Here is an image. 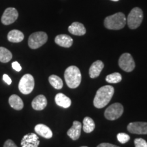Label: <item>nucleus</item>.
<instances>
[{
  "mask_svg": "<svg viewBox=\"0 0 147 147\" xmlns=\"http://www.w3.org/2000/svg\"><path fill=\"white\" fill-rule=\"evenodd\" d=\"M143 20L142 9L136 7L132 9L127 18L128 27L131 29H136L141 25Z\"/></svg>",
  "mask_w": 147,
  "mask_h": 147,
  "instance_id": "nucleus-4",
  "label": "nucleus"
},
{
  "mask_svg": "<svg viewBox=\"0 0 147 147\" xmlns=\"http://www.w3.org/2000/svg\"><path fill=\"white\" fill-rule=\"evenodd\" d=\"M127 130L135 134H147L146 122H133L127 125Z\"/></svg>",
  "mask_w": 147,
  "mask_h": 147,
  "instance_id": "nucleus-11",
  "label": "nucleus"
},
{
  "mask_svg": "<svg viewBox=\"0 0 147 147\" xmlns=\"http://www.w3.org/2000/svg\"><path fill=\"white\" fill-rule=\"evenodd\" d=\"M21 144L22 147H38L40 140L36 134L30 133L24 136Z\"/></svg>",
  "mask_w": 147,
  "mask_h": 147,
  "instance_id": "nucleus-10",
  "label": "nucleus"
},
{
  "mask_svg": "<svg viewBox=\"0 0 147 147\" xmlns=\"http://www.w3.org/2000/svg\"><path fill=\"white\" fill-rule=\"evenodd\" d=\"M55 102L59 106L63 108H67L71 106V101L68 97L66 96L63 93H57L55 98Z\"/></svg>",
  "mask_w": 147,
  "mask_h": 147,
  "instance_id": "nucleus-18",
  "label": "nucleus"
},
{
  "mask_svg": "<svg viewBox=\"0 0 147 147\" xmlns=\"http://www.w3.org/2000/svg\"><path fill=\"white\" fill-rule=\"evenodd\" d=\"M55 42L57 45L64 48H69L73 44V39L68 35L60 34L56 36Z\"/></svg>",
  "mask_w": 147,
  "mask_h": 147,
  "instance_id": "nucleus-13",
  "label": "nucleus"
},
{
  "mask_svg": "<svg viewBox=\"0 0 147 147\" xmlns=\"http://www.w3.org/2000/svg\"><path fill=\"white\" fill-rule=\"evenodd\" d=\"M12 58V54L10 51L4 47H0V61L8 63Z\"/></svg>",
  "mask_w": 147,
  "mask_h": 147,
  "instance_id": "nucleus-22",
  "label": "nucleus"
},
{
  "mask_svg": "<svg viewBox=\"0 0 147 147\" xmlns=\"http://www.w3.org/2000/svg\"><path fill=\"white\" fill-rule=\"evenodd\" d=\"M12 68L16 71H20L22 69V67L19 64V63L17 61H14L13 63H12Z\"/></svg>",
  "mask_w": 147,
  "mask_h": 147,
  "instance_id": "nucleus-27",
  "label": "nucleus"
},
{
  "mask_svg": "<svg viewBox=\"0 0 147 147\" xmlns=\"http://www.w3.org/2000/svg\"><path fill=\"white\" fill-rule=\"evenodd\" d=\"M125 15L122 12H117L113 15L107 16L104 20V26L108 29L119 30L126 25Z\"/></svg>",
  "mask_w": 147,
  "mask_h": 147,
  "instance_id": "nucleus-3",
  "label": "nucleus"
},
{
  "mask_svg": "<svg viewBox=\"0 0 147 147\" xmlns=\"http://www.w3.org/2000/svg\"><path fill=\"white\" fill-rule=\"evenodd\" d=\"M35 131L40 136L45 138H51L53 136V132L49 127L44 124H38L35 127Z\"/></svg>",
  "mask_w": 147,
  "mask_h": 147,
  "instance_id": "nucleus-16",
  "label": "nucleus"
},
{
  "mask_svg": "<svg viewBox=\"0 0 147 147\" xmlns=\"http://www.w3.org/2000/svg\"><path fill=\"white\" fill-rule=\"evenodd\" d=\"M32 108L36 110H42L47 107V100L43 95H39L33 100L32 102Z\"/></svg>",
  "mask_w": 147,
  "mask_h": 147,
  "instance_id": "nucleus-15",
  "label": "nucleus"
},
{
  "mask_svg": "<svg viewBox=\"0 0 147 147\" xmlns=\"http://www.w3.org/2000/svg\"><path fill=\"white\" fill-rule=\"evenodd\" d=\"M135 147H147V142L142 138H136L134 140Z\"/></svg>",
  "mask_w": 147,
  "mask_h": 147,
  "instance_id": "nucleus-26",
  "label": "nucleus"
},
{
  "mask_svg": "<svg viewBox=\"0 0 147 147\" xmlns=\"http://www.w3.org/2000/svg\"><path fill=\"white\" fill-rule=\"evenodd\" d=\"M104 67V64L102 61L97 60L91 65L89 68V76L91 78H95L100 76L101 71Z\"/></svg>",
  "mask_w": 147,
  "mask_h": 147,
  "instance_id": "nucleus-14",
  "label": "nucleus"
},
{
  "mask_svg": "<svg viewBox=\"0 0 147 147\" xmlns=\"http://www.w3.org/2000/svg\"><path fill=\"white\" fill-rule=\"evenodd\" d=\"M81 129H82V123L79 121H74L73 123V125L67 131V136L72 139L73 140H76L80 136L81 134Z\"/></svg>",
  "mask_w": 147,
  "mask_h": 147,
  "instance_id": "nucleus-12",
  "label": "nucleus"
},
{
  "mask_svg": "<svg viewBox=\"0 0 147 147\" xmlns=\"http://www.w3.org/2000/svg\"><path fill=\"white\" fill-rule=\"evenodd\" d=\"M9 104L13 109L21 110L23 108L24 104L23 100L17 95H12L9 98Z\"/></svg>",
  "mask_w": 147,
  "mask_h": 147,
  "instance_id": "nucleus-20",
  "label": "nucleus"
},
{
  "mask_svg": "<svg viewBox=\"0 0 147 147\" xmlns=\"http://www.w3.org/2000/svg\"><path fill=\"white\" fill-rule=\"evenodd\" d=\"M49 81L51 85L56 89H61L63 86V80L56 75H51L49 76Z\"/></svg>",
  "mask_w": 147,
  "mask_h": 147,
  "instance_id": "nucleus-23",
  "label": "nucleus"
},
{
  "mask_svg": "<svg viewBox=\"0 0 147 147\" xmlns=\"http://www.w3.org/2000/svg\"><path fill=\"white\" fill-rule=\"evenodd\" d=\"M48 40V36L45 32H38L31 34L28 40V45L32 49H37L44 45Z\"/></svg>",
  "mask_w": 147,
  "mask_h": 147,
  "instance_id": "nucleus-6",
  "label": "nucleus"
},
{
  "mask_svg": "<svg viewBox=\"0 0 147 147\" xmlns=\"http://www.w3.org/2000/svg\"><path fill=\"white\" fill-rule=\"evenodd\" d=\"M3 81H4L5 83L8 84V85H10L11 83H12V80H11L10 76H9L8 74H4L3 75Z\"/></svg>",
  "mask_w": 147,
  "mask_h": 147,
  "instance_id": "nucleus-29",
  "label": "nucleus"
},
{
  "mask_svg": "<svg viewBox=\"0 0 147 147\" xmlns=\"http://www.w3.org/2000/svg\"><path fill=\"white\" fill-rule=\"evenodd\" d=\"M97 147H119V146L110 144V143H102V144H99Z\"/></svg>",
  "mask_w": 147,
  "mask_h": 147,
  "instance_id": "nucleus-30",
  "label": "nucleus"
},
{
  "mask_svg": "<svg viewBox=\"0 0 147 147\" xmlns=\"http://www.w3.org/2000/svg\"><path fill=\"white\" fill-rule=\"evenodd\" d=\"M106 80L109 83H119L122 80V76L121 74L118 72H115L111 74L108 75L106 78Z\"/></svg>",
  "mask_w": 147,
  "mask_h": 147,
  "instance_id": "nucleus-24",
  "label": "nucleus"
},
{
  "mask_svg": "<svg viewBox=\"0 0 147 147\" xmlns=\"http://www.w3.org/2000/svg\"><path fill=\"white\" fill-rule=\"evenodd\" d=\"M35 82L32 75L27 74L22 77L18 84V89L23 94L27 95L31 93L34 89Z\"/></svg>",
  "mask_w": 147,
  "mask_h": 147,
  "instance_id": "nucleus-5",
  "label": "nucleus"
},
{
  "mask_svg": "<svg viewBox=\"0 0 147 147\" xmlns=\"http://www.w3.org/2000/svg\"><path fill=\"white\" fill-rule=\"evenodd\" d=\"M18 11L14 8H8L5 9L1 16V23L5 25L13 23L18 18Z\"/></svg>",
  "mask_w": 147,
  "mask_h": 147,
  "instance_id": "nucleus-9",
  "label": "nucleus"
},
{
  "mask_svg": "<svg viewBox=\"0 0 147 147\" xmlns=\"http://www.w3.org/2000/svg\"><path fill=\"white\" fill-rule=\"evenodd\" d=\"M3 147H17V146L12 140H8L5 141Z\"/></svg>",
  "mask_w": 147,
  "mask_h": 147,
  "instance_id": "nucleus-28",
  "label": "nucleus"
},
{
  "mask_svg": "<svg viewBox=\"0 0 147 147\" xmlns=\"http://www.w3.org/2000/svg\"><path fill=\"white\" fill-rule=\"evenodd\" d=\"M111 1H118L119 0H111Z\"/></svg>",
  "mask_w": 147,
  "mask_h": 147,
  "instance_id": "nucleus-31",
  "label": "nucleus"
},
{
  "mask_svg": "<svg viewBox=\"0 0 147 147\" xmlns=\"http://www.w3.org/2000/svg\"><path fill=\"white\" fill-rule=\"evenodd\" d=\"M95 124L91 117H86L83 119V130L85 133H91L94 130Z\"/></svg>",
  "mask_w": 147,
  "mask_h": 147,
  "instance_id": "nucleus-21",
  "label": "nucleus"
},
{
  "mask_svg": "<svg viewBox=\"0 0 147 147\" xmlns=\"http://www.w3.org/2000/svg\"><path fill=\"white\" fill-rule=\"evenodd\" d=\"M64 78L67 87L70 89H76L81 82L82 76L80 69L78 67L71 65L65 69Z\"/></svg>",
  "mask_w": 147,
  "mask_h": 147,
  "instance_id": "nucleus-2",
  "label": "nucleus"
},
{
  "mask_svg": "<svg viewBox=\"0 0 147 147\" xmlns=\"http://www.w3.org/2000/svg\"><path fill=\"white\" fill-rule=\"evenodd\" d=\"M123 113V106L120 103H115L110 105L105 110L104 116L108 120L114 121L119 119Z\"/></svg>",
  "mask_w": 147,
  "mask_h": 147,
  "instance_id": "nucleus-7",
  "label": "nucleus"
},
{
  "mask_svg": "<svg viewBox=\"0 0 147 147\" xmlns=\"http://www.w3.org/2000/svg\"><path fill=\"white\" fill-rule=\"evenodd\" d=\"M119 65L123 70L127 72L132 71L136 67L134 59L129 53H124L121 55L119 60Z\"/></svg>",
  "mask_w": 147,
  "mask_h": 147,
  "instance_id": "nucleus-8",
  "label": "nucleus"
},
{
  "mask_svg": "<svg viewBox=\"0 0 147 147\" xmlns=\"http://www.w3.org/2000/svg\"><path fill=\"white\" fill-rule=\"evenodd\" d=\"M24 39V34L21 31L17 29L11 30L8 34V40L9 42L12 43H18L21 42Z\"/></svg>",
  "mask_w": 147,
  "mask_h": 147,
  "instance_id": "nucleus-19",
  "label": "nucleus"
},
{
  "mask_svg": "<svg viewBox=\"0 0 147 147\" xmlns=\"http://www.w3.org/2000/svg\"><path fill=\"white\" fill-rule=\"evenodd\" d=\"M130 136L127 134L124 133H119L117 134V140L119 142H121V144H125L127 143L129 140Z\"/></svg>",
  "mask_w": 147,
  "mask_h": 147,
  "instance_id": "nucleus-25",
  "label": "nucleus"
},
{
  "mask_svg": "<svg viewBox=\"0 0 147 147\" xmlns=\"http://www.w3.org/2000/svg\"><path fill=\"white\" fill-rule=\"evenodd\" d=\"M115 89L110 85H106L97 90L93 100V105L97 108H102L107 105L113 97Z\"/></svg>",
  "mask_w": 147,
  "mask_h": 147,
  "instance_id": "nucleus-1",
  "label": "nucleus"
},
{
  "mask_svg": "<svg viewBox=\"0 0 147 147\" xmlns=\"http://www.w3.org/2000/svg\"><path fill=\"white\" fill-rule=\"evenodd\" d=\"M68 31L71 34L75 36H83L86 34V29L83 24L79 22H74L68 27Z\"/></svg>",
  "mask_w": 147,
  "mask_h": 147,
  "instance_id": "nucleus-17",
  "label": "nucleus"
},
{
  "mask_svg": "<svg viewBox=\"0 0 147 147\" xmlns=\"http://www.w3.org/2000/svg\"><path fill=\"white\" fill-rule=\"evenodd\" d=\"M81 147H87V146H81Z\"/></svg>",
  "mask_w": 147,
  "mask_h": 147,
  "instance_id": "nucleus-32",
  "label": "nucleus"
}]
</instances>
